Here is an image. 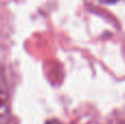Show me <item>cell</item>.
Returning a JSON list of instances; mask_svg holds the SVG:
<instances>
[{"label":"cell","mask_w":125,"mask_h":124,"mask_svg":"<svg viewBox=\"0 0 125 124\" xmlns=\"http://www.w3.org/2000/svg\"><path fill=\"white\" fill-rule=\"evenodd\" d=\"M102 2H105V3H114V2H116L117 0H101Z\"/></svg>","instance_id":"obj_3"},{"label":"cell","mask_w":125,"mask_h":124,"mask_svg":"<svg viewBox=\"0 0 125 124\" xmlns=\"http://www.w3.org/2000/svg\"><path fill=\"white\" fill-rule=\"evenodd\" d=\"M46 124H62V123L58 122V121H56V120H52V121H48V122H46Z\"/></svg>","instance_id":"obj_2"},{"label":"cell","mask_w":125,"mask_h":124,"mask_svg":"<svg viewBox=\"0 0 125 124\" xmlns=\"http://www.w3.org/2000/svg\"><path fill=\"white\" fill-rule=\"evenodd\" d=\"M11 123L10 99L4 68L0 65V124Z\"/></svg>","instance_id":"obj_1"}]
</instances>
